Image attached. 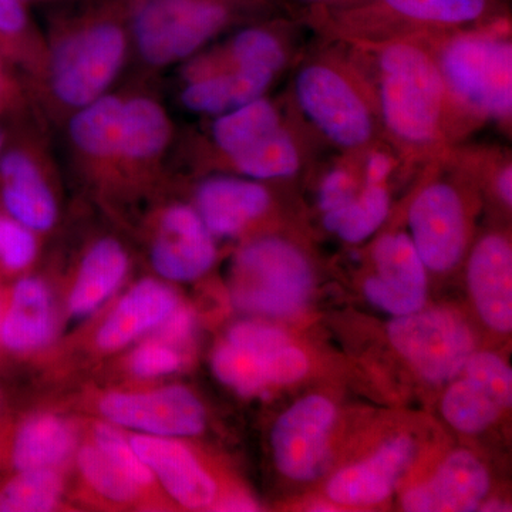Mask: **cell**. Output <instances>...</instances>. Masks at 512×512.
Returning <instances> with one entry per match:
<instances>
[{
    "label": "cell",
    "mask_w": 512,
    "mask_h": 512,
    "mask_svg": "<svg viewBox=\"0 0 512 512\" xmlns=\"http://www.w3.org/2000/svg\"><path fill=\"white\" fill-rule=\"evenodd\" d=\"M131 46L121 0L92 5L57 22L47 42L45 83L57 106L76 111L107 94Z\"/></svg>",
    "instance_id": "cell-1"
},
{
    "label": "cell",
    "mask_w": 512,
    "mask_h": 512,
    "mask_svg": "<svg viewBox=\"0 0 512 512\" xmlns=\"http://www.w3.org/2000/svg\"><path fill=\"white\" fill-rule=\"evenodd\" d=\"M247 0H121L131 45L147 66L164 69L220 35Z\"/></svg>",
    "instance_id": "cell-2"
},
{
    "label": "cell",
    "mask_w": 512,
    "mask_h": 512,
    "mask_svg": "<svg viewBox=\"0 0 512 512\" xmlns=\"http://www.w3.org/2000/svg\"><path fill=\"white\" fill-rule=\"evenodd\" d=\"M380 109L397 140L424 146L437 137L446 87L437 62L410 43H392L379 56Z\"/></svg>",
    "instance_id": "cell-3"
},
{
    "label": "cell",
    "mask_w": 512,
    "mask_h": 512,
    "mask_svg": "<svg viewBox=\"0 0 512 512\" xmlns=\"http://www.w3.org/2000/svg\"><path fill=\"white\" fill-rule=\"evenodd\" d=\"M312 286L308 259L284 239H255L239 249L232 265V302L256 315H296L311 298Z\"/></svg>",
    "instance_id": "cell-4"
},
{
    "label": "cell",
    "mask_w": 512,
    "mask_h": 512,
    "mask_svg": "<svg viewBox=\"0 0 512 512\" xmlns=\"http://www.w3.org/2000/svg\"><path fill=\"white\" fill-rule=\"evenodd\" d=\"M446 93L480 117L510 119L511 43L497 37L468 35L450 40L437 62Z\"/></svg>",
    "instance_id": "cell-5"
},
{
    "label": "cell",
    "mask_w": 512,
    "mask_h": 512,
    "mask_svg": "<svg viewBox=\"0 0 512 512\" xmlns=\"http://www.w3.org/2000/svg\"><path fill=\"white\" fill-rule=\"evenodd\" d=\"M211 365L217 379L242 396L298 382L309 369L305 353L293 348L282 330L256 322L232 326Z\"/></svg>",
    "instance_id": "cell-6"
},
{
    "label": "cell",
    "mask_w": 512,
    "mask_h": 512,
    "mask_svg": "<svg viewBox=\"0 0 512 512\" xmlns=\"http://www.w3.org/2000/svg\"><path fill=\"white\" fill-rule=\"evenodd\" d=\"M389 336L397 352L431 383L454 379L473 355V335L466 322L446 309L399 316Z\"/></svg>",
    "instance_id": "cell-7"
},
{
    "label": "cell",
    "mask_w": 512,
    "mask_h": 512,
    "mask_svg": "<svg viewBox=\"0 0 512 512\" xmlns=\"http://www.w3.org/2000/svg\"><path fill=\"white\" fill-rule=\"evenodd\" d=\"M296 100L323 136L343 148H359L373 136L369 107L343 74L311 64L296 76Z\"/></svg>",
    "instance_id": "cell-8"
},
{
    "label": "cell",
    "mask_w": 512,
    "mask_h": 512,
    "mask_svg": "<svg viewBox=\"0 0 512 512\" xmlns=\"http://www.w3.org/2000/svg\"><path fill=\"white\" fill-rule=\"evenodd\" d=\"M99 409L114 426L170 439L197 436L207 421L200 400L183 386L109 393L100 400Z\"/></svg>",
    "instance_id": "cell-9"
},
{
    "label": "cell",
    "mask_w": 512,
    "mask_h": 512,
    "mask_svg": "<svg viewBox=\"0 0 512 512\" xmlns=\"http://www.w3.org/2000/svg\"><path fill=\"white\" fill-rule=\"evenodd\" d=\"M336 420L332 402L309 396L286 410L272 430L276 467L296 481L318 478L329 466V434Z\"/></svg>",
    "instance_id": "cell-10"
},
{
    "label": "cell",
    "mask_w": 512,
    "mask_h": 512,
    "mask_svg": "<svg viewBox=\"0 0 512 512\" xmlns=\"http://www.w3.org/2000/svg\"><path fill=\"white\" fill-rule=\"evenodd\" d=\"M463 372L447 390L441 409L454 429L478 433L511 406L512 372L503 359L487 352L468 357Z\"/></svg>",
    "instance_id": "cell-11"
},
{
    "label": "cell",
    "mask_w": 512,
    "mask_h": 512,
    "mask_svg": "<svg viewBox=\"0 0 512 512\" xmlns=\"http://www.w3.org/2000/svg\"><path fill=\"white\" fill-rule=\"evenodd\" d=\"M409 225L410 238L426 268L444 272L458 264L466 245V214L451 185L424 188L410 207Z\"/></svg>",
    "instance_id": "cell-12"
},
{
    "label": "cell",
    "mask_w": 512,
    "mask_h": 512,
    "mask_svg": "<svg viewBox=\"0 0 512 512\" xmlns=\"http://www.w3.org/2000/svg\"><path fill=\"white\" fill-rule=\"evenodd\" d=\"M150 255L154 271L161 278L190 282L210 271L217 248L214 235L195 208L174 204L161 214Z\"/></svg>",
    "instance_id": "cell-13"
},
{
    "label": "cell",
    "mask_w": 512,
    "mask_h": 512,
    "mask_svg": "<svg viewBox=\"0 0 512 512\" xmlns=\"http://www.w3.org/2000/svg\"><path fill=\"white\" fill-rule=\"evenodd\" d=\"M377 275L370 276L365 293L370 303L392 315L421 311L427 298L426 266L406 234L384 235L375 251Z\"/></svg>",
    "instance_id": "cell-14"
},
{
    "label": "cell",
    "mask_w": 512,
    "mask_h": 512,
    "mask_svg": "<svg viewBox=\"0 0 512 512\" xmlns=\"http://www.w3.org/2000/svg\"><path fill=\"white\" fill-rule=\"evenodd\" d=\"M0 197L6 214L33 232L49 231L59 217L42 163L29 148H3L0 153Z\"/></svg>",
    "instance_id": "cell-15"
},
{
    "label": "cell",
    "mask_w": 512,
    "mask_h": 512,
    "mask_svg": "<svg viewBox=\"0 0 512 512\" xmlns=\"http://www.w3.org/2000/svg\"><path fill=\"white\" fill-rule=\"evenodd\" d=\"M131 440L154 480L190 510L210 507L217 497V484L191 453L190 448L170 437L137 434Z\"/></svg>",
    "instance_id": "cell-16"
},
{
    "label": "cell",
    "mask_w": 512,
    "mask_h": 512,
    "mask_svg": "<svg viewBox=\"0 0 512 512\" xmlns=\"http://www.w3.org/2000/svg\"><path fill=\"white\" fill-rule=\"evenodd\" d=\"M414 454L416 446L410 437L386 441L366 461L343 468L333 476L326 488L330 500L343 505L382 503L413 463Z\"/></svg>",
    "instance_id": "cell-17"
},
{
    "label": "cell",
    "mask_w": 512,
    "mask_h": 512,
    "mask_svg": "<svg viewBox=\"0 0 512 512\" xmlns=\"http://www.w3.org/2000/svg\"><path fill=\"white\" fill-rule=\"evenodd\" d=\"M490 488L483 464L468 451H457L441 464L436 476L403 497L410 512H467L480 507Z\"/></svg>",
    "instance_id": "cell-18"
},
{
    "label": "cell",
    "mask_w": 512,
    "mask_h": 512,
    "mask_svg": "<svg viewBox=\"0 0 512 512\" xmlns=\"http://www.w3.org/2000/svg\"><path fill=\"white\" fill-rule=\"evenodd\" d=\"M271 204L268 190L251 178H207L195 192V211L214 237L232 238L264 215Z\"/></svg>",
    "instance_id": "cell-19"
},
{
    "label": "cell",
    "mask_w": 512,
    "mask_h": 512,
    "mask_svg": "<svg viewBox=\"0 0 512 512\" xmlns=\"http://www.w3.org/2000/svg\"><path fill=\"white\" fill-rule=\"evenodd\" d=\"M468 286L477 311L490 328L512 329V251L500 235L481 239L468 262Z\"/></svg>",
    "instance_id": "cell-20"
},
{
    "label": "cell",
    "mask_w": 512,
    "mask_h": 512,
    "mask_svg": "<svg viewBox=\"0 0 512 512\" xmlns=\"http://www.w3.org/2000/svg\"><path fill=\"white\" fill-rule=\"evenodd\" d=\"M177 293L156 279H143L114 306L97 332V346L104 352H116L156 330L174 311Z\"/></svg>",
    "instance_id": "cell-21"
},
{
    "label": "cell",
    "mask_w": 512,
    "mask_h": 512,
    "mask_svg": "<svg viewBox=\"0 0 512 512\" xmlns=\"http://www.w3.org/2000/svg\"><path fill=\"white\" fill-rule=\"evenodd\" d=\"M173 138L167 111L150 96L124 97L119 174H144L163 163Z\"/></svg>",
    "instance_id": "cell-22"
},
{
    "label": "cell",
    "mask_w": 512,
    "mask_h": 512,
    "mask_svg": "<svg viewBox=\"0 0 512 512\" xmlns=\"http://www.w3.org/2000/svg\"><path fill=\"white\" fill-rule=\"evenodd\" d=\"M124 97L104 94L73 111L67 127L80 164L94 174H119L121 114Z\"/></svg>",
    "instance_id": "cell-23"
},
{
    "label": "cell",
    "mask_w": 512,
    "mask_h": 512,
    "mask_svg": "<svg viewBox=\"0 0 512 512\" xmlns=\"http://www.w3.org/2000/svg\"><path fill=\"white\" fill-rule=\"evenodd\" d=\"M53 336L55 319L49 288L33 276L20 279L0 320V342L10 352L29 353L45 348Z\"/></svg>",
    "instance_id": "cell-24"
},
{
    "label": "cell",
    "mask_w": 512,
    "mask_h": 512,
    "mask_svg": "<svg viewBox=\"0 0 512 512\" xmlns=\"http://www.w3.org/2000/svg\"><path fill=\"white\" fill-rule=\"evenodd\" d=\"M274 74L248 69H222L185 80L180 100L185 109L221 116L264 96Z\"/></svg>",
    "instance_id": "cell-25"
},
{
    "label": "cell",
    "mask_w": 512,
    "mask_h": 512,
    "mask_svg": "<svg viewBox=\"0 0 512 512\" xmlns=\"http://www.w3.org/2000/svg\"><path fill=\"white\" fill-rule=\"evenodd\" d=\"M126 249L117 239L103 238L84 255L67 309L74 318H87L120 288L128 272Z\"/></svg>",
    "instance_id": "cell-26"
},
{
    "label": "cell",
    "mask_w": 512,
    "mask_h": 512,
    "mask_svg": "<svg viewBox=\"0 0 512 512\" xmlns=\"http://www.w3.org/2000/svg\"><path fill=\"white\" fill-rule=\"evenodd\" d=\"M76 448L72 424L62 417L40 414L22 424L12 446L15 470H49L62 466Z\"/></svg>",
    "instance_id": "cell-27"
},
{
    "label": "cell",
    "mask_w": 512,
    "mask_h": 512,
    "mask_svg": "<svg viewBox=\"0 0 512 512\" xmlns=\"http://www.w3.org/2000/svg\"><path fill=\"white\" fill-rule=\"evenodd\" d=\"M0 55L39 82L45 73L47 42L23 0H0Z\"/></svg>",
    "instance_id": "cell-28"
},
{
    "label": "cell",
    "mask_w": 512,
    "mask_h": 512,
    "mask_svg": "<svg viewBox=\"0 0 512 512\" xmlns=\"http://www.w3.org/2000/svg\"><path fill=\"white\" fill-rule=\"evenodd\" d=\"M228 161L239 174L256 181L292 177L301 167L298 147L282 126L228 157Z\"/></svg>",
    "instance_id": "cell-29"
},
{
    "label": "cell",
    "mask_w": 512,
    "mask_h": 512,
    "mask_svg": "<svg viewBox=\"0 0 512 512\" xmlns=\"http://www.w3.org/2000/svg\"><path fill=\"white\" fill-rule=\"evenodd\" d=\"M281 126L274 104L264 96L238 109L217 116L211 127L212 140L225 157L234 156L258 138Z\"/></svg>",
    "instance_id": "cell-30"
},
{
    "label": "cell",
    "mask_w": 512,
    "mask_h": 512,
    "mask_svg": "<svg viewBox=\"0 0 512 512\" xmlns=\"http://www.w3.org/2000/svg\"><path fill=\"white\" fill-rule=\"evenodd\" d=\"M390 210V197L383 185H369L340 210L323 214V224L343 241L359 244L382 227Z\"/></svg>",
    "instance_id": "cell-31"
},
{
    "label": "cell",
    "mask_w": 512,
    "mask_h": 512,
    "mask_svg": "<svg viewBox=\"0 0 512 512\" xmlns=\"http://www.w3.org/2000/svg\"><path fill=\"white\" fill-rule=\"evenodd\" d=\"M390 15L433 26H461L478 22L491 12L494 0H375Z\"/></svg>",
    "instance_id": "cell-32"
},
{
    "label": "cell",
    "mask_w": 512,
    "mask_h": 512,
    "mask_svg": "<svg viewBox=\"0 0 512 512\" xmlns=\"http://www.w3.org/2000/svg\"><path fill=\"white\" fill-rule=\"evenodd\" d=\"M62 495V477L53 468L18 471L0 488V512L53 511Z\"/></svg>",
    "instance_id": "cell-33"
},
{
    "label": "cell",
    "mask_w": 512,
    "mask_h": 512,
    "mask_svg": "<svg viewBox=\"0 0 512 512\" xmlns=\"http://www.w3.org/2000/svg\"><path fill=\"white\" fill-rule=\"evenodd\" d=\"M285 62L284 47L274 33L264 28H247L232 37L227 49V63L214 72L234 67L259 70L275 76L284 67Z\"/></svg>",
    "instance_id": "cell-34"
},
{
    "label": "cell",
    "mask_w": 512,
    "mask_h": 512,
    "mask_svg": "<svg viewBox=\"0 0 512 512\" xmlns=\"http://www.w3.org/2000/svg\"><path fill=\"white\" fill-rule=\"evenodd\" d=\"M77 466L84 481L97 494L113 503H131L141 493V488L94 443L80 448L77 453Z\"/></svg>",
    "instance_id": "cell-35"
},
{
    "label": "cell",
    "mask_w": 512,
    "mask_h": 512,
    "mask_svg": "<svg viewBox=\"0 0 512 512\" xmlns=\"http://www.w3.org/2000/svg\"><path fill=\"white\" fill-rule=\"evenodd\" d=\"M93 443L106 454L107 457L123 471L128 478L134 481L138 487H150L154 483L153 474L150 468L144 463L143 458L137 453L136 448L131 444L114 424H97L93 431Z\"/></svg>",
    "instance_id": "cell-36"
},
{
    "label": "cell",
    "mask_w": 512,
    "mask_h": 512,
    "mask_svg": "<svg viewBox=\"0 0 512 512\" xmlns=\"http://www.w3.org/2000/svg\"><path fill=\"white\" fill-rule=\"evenodd\" d=\"M36 232L0 214V265L8 271L18 272L28 268L37 256Z\"/></svg>",
    "instance_id": "cell-37"
},
{
    "label": "cell",
    "mask_w": 512,
    "mask_h": 512,
    "mask_svg": "<svg viewBox=\"0 0 512 512\" xmlns=\"http://www.w3.org/2000/svg\"><path fill=\"white\" fill-rule=\"evenodd\" d=\"M185 357L177 346L154 338L133 350L128 357V369L143 379L170 376L184 366Z\"/></svg>",
    "instance_id": "cell-38"
},
{
    "label": "cell",
    "mask_w": 512,
    "mask_h": 512,
    "mask_svg": "<svg viewBox=\"0 0 512 512\" xmlns=\"http://www.w3.org/2000/svg\"><path fill=\"white\" fill-rule=\"evenodd\" d=\"M352 175L343 168L330 171L323 180L319 192V205L323 214L340 210L356 197Z\"/></svg>",
    "instance_id": "cell-39"
},
{
    "label": "cell",
    "mask_w": 512,
    "mask_h": 512,
    "mask_svg": "<svg viewBox=\"0 0 512 512\" xmlns=\"http://www.w3.org/2000/svg\"><path fill=\"white\" fill-rule=\"evenodd\" d=\"M195 328L197 322L194 313L185 306L178 305L154 332L156 339L181 349V346L187 345L194 338Z\"/></svg>",
    "instance_id": "cell-40"
},
{
    "label": "cell",
    "mask_w": 512,
    "mask_h": 512,
    "mask_svg": "<svg viewBox=\"0 0 512 512\" xmlns=\"http://www.w3.org/2000/svg\"><path fill=\"white\" fill-rule=\"evenodd\" d=\"M393 171V160L386 153L370 154L366 163V178L369 185H383Z\"/></svg>",
    "instance_id": "cell-41"
},
{
    "label": "cell",
    "mask_w": 512,
    "mask_h": 512,
    "mask_svg": "<svg viewBox=\"0 0 512 512\" xmlns=\"http://www.w3.org/2000/svg\"><path fill=\"white\" fill-rule=\"evenodd\" d=\"M218 511H256L258 505L247 495H231L224 503L218 505Z\"/></svg>",
    "instance_id": "cell-42"
},
{
    "label": "cell",
    "mask_w": 512,
    "mask_h": 512,
    "mask_svg": "<svg viewBox=\"0 0 512 512\" xmlns=\"http://www.w3.org/2000/svg\"><path fill=\"white\" fill-rule=\"evenodd\" d=\"M497 191L500 197L503 198L505 204L511 207L512 204V170L511 164L504 167L497 177Z\"/></svg>",
    "instance_id": "cell-43"
},
{
    "label": "cell",
    "mask_w": 512,
    "mask_h": 512,
    "mask_svg": "<svg viewBox=\"0 0 512 512\" xmlns=\"http://www.w3.org/2000/svg\"><path fill=\"white\" fill-rule=\"evenodd\" d=\"M10 94V84L5 73V59L0 55V107L5 106Z\"/></svg>",
    "instance_id": "cell-44"
},
{
    "label": "cell",
    "mask_w": 512,
    "mask_h": 512,
    "mask_svg": "<svg viewBox=\"0 0 512 512\" xmlns=\"http://www.w3.org/2000/svg\"><path fill=\"white\" fill-rule=\"evenodd\" d=\"M483 511H507L510 510L507 504L500 503V501H491V503H487L483 505L481 508Z\"/></svg>",
    "instance_id": "cell-45"
},
{
    "label": "cell",
    "mask_w": 512,
    "mask_h": 512,
    "mask_svg": "<svg viewBox=\"0 0 512 512\" xmlns=\"http://www.w3.org/2000/svg\"><path fill=\"white\" fill-rule=\"evenodd\" d=\"M3 144H5V136H3L2 128H0V153L3 151Z\"/></svg>",
    "instance_id": "cell-46"
},
{
    "label": "cell",
    "mask_w": 512,
    "mask_h": 512,
    "mask_svg": "<svg viewBox=\"0 0 512 512\" xmlns=\"http://www.w3.org/2000/svg\"><path fill=\"white\" fill-rule=\"evenodd\" d=\"M23 2L30 3V2H52V0H23Z\"/></svg>",
    "instance_id": "cell-47"
},
{
    "label": "cell",
    "mask_w": 512,
    "mask_h": 512,
    "mask_svg": "<svg viewBox=\"0 0 512 512\" xmlns=\"http://www.w3.org/2000/svg\"><path fill=\"white\" fill-rule=\"evenodd\" d=\"M303 2L316 3V2H326V0H303Z\"/></svg>",
    "instance_id": "cell-48"
}]
</instances>
